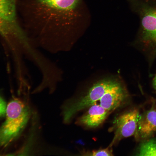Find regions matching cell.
Listing matches in <instances>:
<instances>
[{
    "label": "cell",
    "instance_id": "9c48e42d",
    "mask_svg": "<svg viewBox=\"0 0 156 156\" xmlns=\"http://www.w3.org/2000/svg\"><path fill=\"white\" fill-rule=\"evenodd\" d=\"M155 132L156 110L151 109L140 115L135 134L142 139H146Z\"/></svg>",
    "mask_w": 156,
    "mask_h": 156
},
{
    "label": "cell",
    "instance_id": "277c9868",
    "mask_svg": "<svg viewBox=\"0 0 156 156\" xmlns=\"http://www.w3.org/2000/svg\"><path fill=\"white\" fill-rule=\"evenodd\" d=\"M17 0H0V34L6 39L21 40L25 34L17 14Z\"/></svg>",
    "mask_w": 156,
    "mask_h": 156
},
{
    "label": "cell",
    "instance_id": "7c38bea8",
    "mask_svg": "<svg viewBox=\"0 0 156 156\" xmlns=\"http://www.w3.org/2000/svg\"><path fill=\"white\" fill-rule=\"evenodd\" d=\"M7 106L5 101L0 96V117L3 116L6 113Z\"/></svg>",
    "mask_w": 156,
    "mask_h": 156
},
{
    "label": "cell",
    "instance_id": "8fae6325",
    "mask_svg": "<svg viewBox=\"0 0 156 156\" xmlns=\"http://www.w3.org/2000/svg\"><path fill=\"white\" fill-rule=\"evenodd\" d=\"M108 147L104 148L101 149L97 150H93L91 152H88L83 153L85 155L92 156H110L113 155L111 150Z\"/></svg>",
    "mask_w": 156,
    "mask_h": 156
},
{
    "label": "cell",
    "instance_id": "52a82bcc",
    "mask_svg": "<svg viewBox=\"0 0 156 156\" xmlns=\"http://www.w3.org/2000/svg\"><path fill=\"white\" fill-rule=\"evenodd\" d=\"M141 16V29L144 38L156 45V5L144 8Z\"/></svg>",
    "mask_w": 156,
    "mask_h": 156
},
{
    "label": "cell",
    "instance_id": "ba28073f",
    "mask_svg": "<svg viewBox=\"0 0 156 156\" xmlns=\"http://www.w3.org/2000/svg\"><path fill=\"white\" fill-rule=\"evenodd\" d=\"M89 107L87 111L78 118L77 124L88 128L98 127L105 120L110 112L96 103Z\"/></svg>",
    "mask_w": 156,
    "mask_h": 156
},
{
    "label": "cell",
    "instance_id": "7a4b0ae2",
    "mask_svg": "<svg viewBox=\"0 0 156 156\" xmlns=\"http://www.w3.org/2000/svg\"><path fill=\"white\" fill-rule=\"evenodd\" d=\"M5 121L0 128V147H4L17 138L26 127L31 114L26 103L18 99L7 106Z\"/></svg>",
    "mask_w": 156,
    "mask_h": 156
},
{
    "label": "cell",
    "instance_id": "8992f818",
    "mask_svg": "<svg viewBox=\"0 0 156 156\" xmlns=\"http://www.w3.org/2000/svg\"><path fill=\"white\" fill-rule=\"evenodd\" d=\"M127 96L126 89L118 79L99 100L100 105L111 112L121 106Z\"/></svg>",
    "mask_w": 156,
    "mask_h": 156
},
{
    "label": "cell",
    "instance_id": "3957f363",
    "mask_svg": "<svg viewBox=\"0 0 156 156\" xmlns=\"http://www.w3.org/2000/svg\"><path fill=\"white\" fill-rule=\"evenodd\" d=\"M118 79L113 77L101 79L92 84L84 95L76 101L64 103L62 107L64 122L69 123L77 112L89 107L99 101Z\"/></svg>",
    "mask_w": 156,
    "mask_h": 156
},
{
    "label": "cell",
    "instance_id": "5b68a950",
    "mask_svg": "<svg viewBox=\"0 0 156 156\" xmlns=\"http://www.w3.org/2000/svg\"><path fill=\"white\" fill-rule=\"evenodd\" d=\"M140 115L136 109L125 112L118 116L114 120L112 127L114 135L111 147L122 139L135 134Z\"/></svg>",
    "mask_w": 156,
    "mask_h": 156
},
{
    "label": "cell",
    "instance_id": "30bf717a",
    "mask_svg": "<svg viewBox=\"0 0 156 156\" xmlns=\"http://www.w3.org/2000/svg\"><path fill=\"white\" fill-rule=\"evenodd\" d=\"M137 155L156 156V139H151L142 143Z\"/></svg>",
    "mask_w": 156,
    "mask_h": 156
},
{
    "label": "cell",
    "instance_id": "4fadbf2b",
    "mask_svg": "<svg viewBox=\"0 0 156 156\" xmlns=\"http://www.w3.org/2000/svg\"><path fill=\"white\" fill-rule=\"evenodd\" d=\"M153 87L156 91V75L154 77L153 80Z\"/></svg>",
    "mask_w": 156,
    "mask_h": 156
},
{
    "label": "cell",
    "instance_id": "6da1fadb",
    "mask_svg": "<svg viewBox=\"0 0 156 156\" xmlns=\"http://www.w3.org/2000/svg\"><path fill=\"white\" fill-rule=\"evenodd\" d=\"M80 0H23L25 27L40 37L64 38Z\"/></svg>",
    "mask_w": 156,
    "mask_h": 156
}]
</instances>
